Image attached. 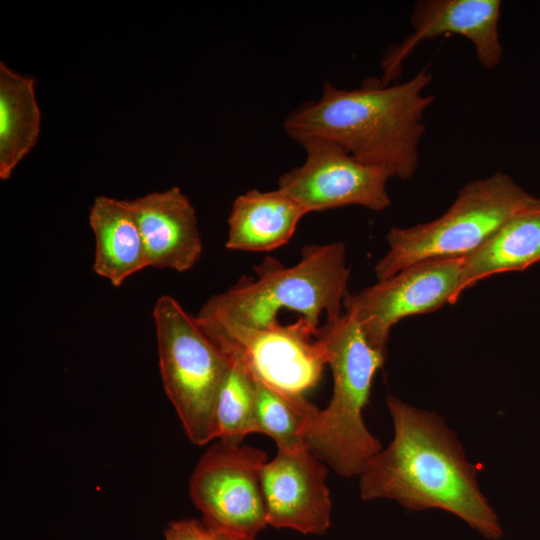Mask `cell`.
I'll list each match as a JSON object with an SVG mask.
<instances>
[{
	"label": "cell",
	"mask_w": 540,
	"mask_h": 540,
	"mask_svg": "<svg viewBox=\"0 0 540 540\" xmlns=\"http://www.w3.org/2000/svg\"><path fill=\"white\" fill-rule=\"evenodd\" d=\"M394 438L360 474L363 500L387 498L411 511L450 512L485 538L502 536L499 518L477 482L480 465L467 460L444 418L388 396Z\"/></svg>",
	"instance_id": "1"
},
{
	"label": "cell",
	"mask_w": 540,
	"mask_h": 540,
	"mask_svg": "<svg viewBox=\"0 0 540 540\" xmlns=\"http://www.w3.org/2000/svg\"><path fill=\"white\" fill-rule=\"evenodd\" d=\"M431 79L425 67L394 85L369 77L360 88L345 90L326 82L318 100L303 103L286 117L285 133L298 143L333 142L364 164L409 179L419 164L424 112L434 101L423 94Z\"/></svg>",
	"instance_id": "2"
},
{
	"label": "cell",
	"mask_w": 540,
	"mask_h": 540,
	"mask_svg": "<svg viewBox=\"0 0 540 540\" xmlns=\"http://www.w3.org/2000/svg\"><path fill=\"white\" fill-rule=\"evenodd\" d=\"M315 335L326 351L333 393L327 407L313 413L305 445L339 475H360L382 450L380 441L367 429L362 411L386 354L368 343L358 322L347 311L326 320Z\"/></svg>",
	"instance_id": "3"
},
{
	"label": "cell",
	"mask_w": 540,
	"mask_h": 540,
	"mask_svg": "<svg viewBox=\"0 0 540 540\" xmlns=\"http://www.w3.org/2000/svg\"><path fill=\"white\" fill-rule=\"evenodd\" d=\"M254 273L255 277L243 276L228 290L212 295L201 309L251 327L272 326L278 323V312L288 309L318 329L321 314L326 313V320L339 317L350 295L342 242L305 245L292 267L266 257Z\"/></svg>",
	"instance_id": "4"
},
{
	"label": "cell",
	"mask_w": 540,
	"mask_h": 540,
	"mask_svg": "<svg viewBox=\"0 0 540 540\" xmlns=\"http://www.w3.org/2000/svg\"><path fill=\"white\" fill-rule=\"evenodd\" d=\"M538 208L540 199L504 173L469 182L438 219L391 228L389 250L375 265V275L379 281L423 260L466 256L511 218Z\"/></svg>",
	"instance_id": "5"
},
{
	"label": "cell",
	"mask_w": 540,
	"mask_h": 540,
	"mask_svg": "<svg viewBox=\"0 0 540 540\" xmlns=\"http://www.w3.org/2000/svg\"><path fill=\"white\" fill-rule=\"evenodd\" d=\"M153 319L165 393L189 440L205 445L215 439L216 401L231 360L172 296L157 299Z\"/></svg>",
	"instance_id": "6"
},
{
	"label": "cell",
	"mask_w": 540,
	"mask_h": 540,
	"mask_svg": "<svg viewBox=\"0 0 540 540\" xmlns=\"http://www.w3.org/2000/svg\"><path fill=\"white\" fill-rule=\"evenodd\" d=\"M195 320L229 359L241 362L253 376L279 390L304 396L318 384L327 365L317 329L302 317L291 324L251 327L200 309Z\"/></svg>",
	"instance_id": "7"
},
{
	"label": "cell",
	"mask_w": 540,
	"mask_h": 540,
	"mask_svg": "<svg viewBox=\"0 0 540 540\" xmlns=\"http://www.w3.org/2000/svg\"><path fill=\"white\" fill-rule=\"evenodd\" d=\"M266 453L218 441L198 461L189 494L203 523L235 540H254L267 524L261 489Z\"/></svg>",
	"instance_id": "8"
},
{
	"label": "cell",
	"mask_w": 540,
	"mask_h": 540,
	"mask_svg": "<svg viewBox=\"0 0 540 540\" xmlns=\"http://www.w3.org/2000/svg\"><path fill=\"white\" fill-rule=\"evenodd\" d=\"M465 290L463 257L412 264L344 300L368 343L386 354L392 326L400 319L454 304Z\"/></svg>",
	"instance_id": "9"
},
{
	"label": "cell",
	"mask_w": 540,
	"mask_h": 540,
	"mask_svg": "<svg viewBox=\"0 0 540 540\" xmlns=\"http://www.w3.org/2000/svg\"><path fill=\"white\" fill-rule=\"evenodd\" d=\"M299 144L305 161L279 177L278 189L307 214L348 205L382 211L391 204L386 191L391 175L385 169L364 164L327 140L307 139Z\"/></svg>",
	"instance_id": "10"
},
{
	"label": "cell",
	"mask_w": 540,
	"mask_h": 540,
	"mask_svg": "<svg viewBox=\"0 0 540 540\" xmlns=\"http://www.w3.org/2000/svg\"><path fill=\"white\" fill-rule=\"evenodd\" d=\"M306 445L278 449L261 471L267 524L303 534H324L330 526L327 470Z\"/></svg>",
	"instance_id": "11"
},
{
	"label": "cell",
	"mask_w": 540,
	"mask_h": 540,
	"mask_svg": "<svg viewBox=\"0 0 540 540\" xmlns=\"http://www.w3.org/2000/svg\"><path fill=\"white\" fill-rule=\"evenodd\" d=\"M499 0H422L411 15L413 32L400 45H393L382 61V82L396 79L404 60L425 40L443 34H458L474 45L483 67L496 68L503 48L499 40Z\"/></svg>",
	"instance_id": "12"
},
{
	"label": "cell",
	"mask_w": 540,
	"mask_h": 540,
	"mask_svg": "<svg viewBox=\"0 0 540 540\" xmlns=\"http://www.w3.org/2000/svg\"><path fill=\"white\" fill-rule=\"evenodd\" d=\"M128 204L143 239L148 267L190 270L200 260L202 240L196 211L189 198L172 187Z\"/></svg>",
	"instance_id": "13"
},
{
	"label": "cell",
	"mask_w": 540,
	"mask_h": 540,
	"mask_svg": "<svg viewBox=\"0 0 540 540\" xmlns=\"http://www.w3.org/2000/svg\"><path fill=\"white\" fill-rule=\"evenodd\" d=\"M306 214L300 204L278 188L247 191L232 204L225 247L253 252L281 247L289 242Z\"/></svg>",
	"instance_id": "14"
},
{
	"label": "cell",
	"mask_w": 540,
	"mask_h": 540,
	"mask_svg": "<svg viewBox=\"0 0 540 540\" xmlns=\"http://www.w3.org/2000/svg\"><path fill=\"white\" fill-rule=\"evenodd\" d=\"M95 238L93 271L119 287L148 267L145 247L128 200L97 196L89 210Z\"/></svg>",
	"instance_id": "15"
},
{
	"label": "cell",
	"mask_w": 540,
	"mask_h": 540,
	"mask_svg": "<svg viewBox=\"0 0 540 540\" xmlns=\"http://www.w3.org/2000/svg\"><path fill=\"white\" fill-rule=\"evenodd\" d=\"M540 261V208L521 213L463 256L465 289L494 274L521 271Z\"/></svg>",
	"instance_id": "16"
},
{
	"label": "cell",
	"mask_w": 540,
	"mask_h": 540,
	"mask_svg": "<svg viewBox=\"0 0 540 540\" xmlns=\"http://www.w3.org/2000/svg\"><path fill=\"white\" fill-rule=\"evenodd\" d=\"M36 80L0 63V178L7 180L37 143L41 113Z\"/></svg>",
	"instance_id": "17"
},
{
	"label": "cell",
	"mask_w": 540,
	"mask_h": 540,
	"mask_svg": "<svg viewBox=\"0 0 540 540\" xmlns=\"http://www.w3.org/2000/svg\"><path fill=\"white\" fill-rule=\"evenodd\" d=\"M257 432L270 436L278 449L305 445L310 419L317 409L303 395L279 390L256 378Z\"/></svg>",
	"instance_id": "18"
},
{
	"label": "cell",
	"mask_w": 540,
	"mask_h": 540,
	"mask_svg": "<svg viewBox=\"0 0 540 540\" xmlns=\"http://www.w3.org/2000/svg\"><path fill=\"white\" fill-rule=\"evenodd\" d=\"M231 360L215 407V439L240 445L249 433L257 432L256 384L241 362Z\"/></svg>",
	"instance_id": "19"
},
{
	"label": "cell",
	"mask_w": 540,
	"mask_h": 540,
	"mask_svg": "<svg viewBox=\"0 0 540 540\" xmlns=\"http://www.w3.org/2000/svg\"><path fill=\"white\" fill-rule=\"evenodd\" d=\"M165 540H235L195 519L171 521L164 530Z\"/></svg>",
	"instance_id": "20"
}]
</instances>
